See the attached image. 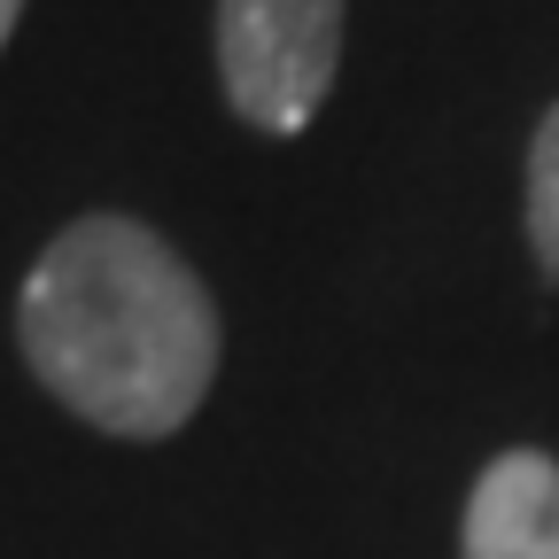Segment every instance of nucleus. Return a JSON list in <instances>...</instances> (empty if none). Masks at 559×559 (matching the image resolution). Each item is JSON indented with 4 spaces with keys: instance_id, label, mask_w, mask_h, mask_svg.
I'll list each match as a JSON object with an SVG mask.
<instances>
[{
    "instance_id": "2",
    "label": "nucleus",
    "mask_w": 559,
    "mask_h": 559,
    "mask_svg": "<svg viewBox=\"0 0 559 559\" xmlns=\"http://www.w3.org/2000/svg\"><path fill=\"white\" fill-rule=\"evenodd\" d=\"M342 70V0H218V79L241 124L304 132Z\"/></svg>"
},
{
    "instance_id": "4",
    "label": "nucleus",
    "mask_w": 559,
    "mask_h": 559,
    "mask_svg": "<svg viewBox=\"0 0 559 559\" xmlns=\"http://www.w3.org/2000/svg\"><path fill=\"white\" fill-rule=\"evenodd\" d=\"M528 249L559 288V102L544 109V124L528 140Z\"/></svg>"
},
{
    "instance_id": "1",
    "label": "nucleus",
    "mask_w": 559,
    "mask_h": 559,
    "mask_svg": "<svg viewBox=\"0 0 559 559\" xmlns=\"http://www.w3.org/2000/svg\"><path fill=\"white\" fill-rule=\"evenodd\" d=\"M16 342L62 412L124 443L187 428L218 381L210 288L156 226L117 210H94L39 249L16 296Z\"/></svg>"
},
{
    "instance_id": "3",
    "label": "nucleus",
    "mask_w": 559,
    "mask_h": 559,
    "mask_svg": "<svg viewBox=\"0 0 559 559\" xmlns=\"http://www.w3.org/2000/svg\"><path fill=\"white\" fill-rule=\"evenodd\" d=\"M459 559H559V459L544 451L489 459L466 498Z\"/></svg>"
},
{
    "instance_id": "5",
    "label": "nucleus",
    "mask_w": 559,
    "mask_h": 559,
    "mask_svg": "<svg viewBox=\"0 0 559 559\" xmlns=\"http://www.w3.org/2000/svg\"><path fill=\"white\" fill-rule=\"evenodd\" d=\"M16 9L24 0H0V47H9V32H16Z\"/></svg>"
}]
</instances>
